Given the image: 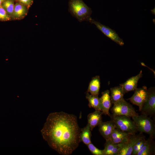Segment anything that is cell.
<instances>
[{"mask_svg": "<svg viewBox=\"0 0 155 155\" xmlns=\"http://www.w3.org/2000/svg\"><path fill=\"white\" fill-rule=\"evenodd\" d=\"M77 117L63 111L50 113L41 130L44 139L59 154L69 155L81 142Z\"/></svg>", "mask_w": 155, "mask_h": 155, "instance_id": "cell-1", "label": "cell"}, {"mask_svg": "<svg viewBox=\"0 0 155 155\" xmlns=\"http://www.w3.org/2000/svg\"><path fill=\"white\" fill-rule=\"evenodd\" d=\"M68 11L78 21H88L91 18L92 10L83 0H69Z\"/></svg>", "mask_w": 155, "mask_h": 155, "instance_id": "cell-2", "label": "cell"}, {"mask_svg": "<svg viewBox=\"0 0 155 155\" xmlns=\"http://www.w3.org/2000/svg\"><path fill=\"white\" fill-rule=\"evenodd\" d=\"M132 118L137 131L140 133H145L148 134L150 137L154 138L155 123L150 117L142 114L135 116Z\"/></svg>", "mask_w": 155, "mask_h": 155, "instance_id": "cell-3", "label": "cell"}, {"mask_svg": "<svg viewBox=\"0 0 155 155\" xmlns=\"http://www.w3.org/2000/svg\"><path fill=\"white\" fill-rule=\"evenodd\" d=\"M115 128L125 133L135 134L137 132L135 124L130 117L124 116H115L110 115Z\"/></svg>", "mask_w": 155, "mask_h": 155, "instance_id": "cell-4", "label": "cell"}, {"mask_svg": "<svg viewBox=\"0 0 155 155\" xmlns=\"http://www.w3.org/2000/svg\"><path fill=\"white\" fill-rule=\"evenodd\" d=\"M113 104L111 109L113 115L124 116L131 118L138 115L132 105L124 99Z\"/></svg>", "mask_w": 155, "mask_h": 155, "instance_id": "cell-5", "label": "cell"}, {"mask_svg": "<svg viewBox=\"0 0 155 155\" xmlns=\"http://www.w3.org/2000/svg\"><path fill=\"white\" fill-rule=\"evenodd\" d=\"M140 111L142 114L150 117L155 114V89L151 87L148 89V95Z\"/></svg>", "mask_w": 155, "mask_h": 155, "instance_id": "cell-6", "label": "cell"}, {"mask_svg": "<svg viewBox=\"0 0 155 155\" xmlns=\"http://www.w3.org/2000/svg\"><path fill=\"white\" fill-rule=\"evenodd\" d=\"M89 22L91 24H94L96 28L105 36L118 44L120 46L124 45V42L123 40L119 36L115 31L102 24L99 22L95 21L91 18Z\"/></svg>", "mask_w": 155, "mask_h": 155, "instance_id": "cell-7", "label": "cell"}, {"mask_svg": "<svg viewBox=\"0 0 155 155\" xmlns=\"http://www.w3.org/2000/svg\"><path fill=\"white\" fill-rule=\"evenodd\" d=\"M133 96L127 99L133 104L139 107L140 111L148 95V89L146 86L135 89Z\"/></svg>", "mask_w": 155, "mask_h": 155, "instance_id": "cell-8", "label": "cell"}, {"mask_svg": "<svg viewBox=\"0 0 155 155\" xmlns=\"http://www.w3.org/2000/svg\"><path fill=\"white\" fill-rule=\"evenodd\" d=\"M142 76V71L141 70L136 75L131 77L124 83L120 84L123 88L124 94L136 89L138 81Z\"/></svg>", "mask_w": 155, "mask_h": 155, "instance_id": "cell-9", "label": "cell"}, {"mask_svg": "<svg viewBox=\"0 0 155 155\" xmlns=\"http://www.w3.org/2000/svg\"><path fill=\"white\" fill-rule=\"evenodd\" d=\"M100 133L106 140H108L115 129L113 121H102L98 125Z\"/></svg>", "mask_w": 155, "mask_h": 155, "instance_id": "cell-10", "label": "cell"}, {"mask_svg": "<svg viewBox=\"0 0 155 155\" xmlns=\"http://www.w3.org/2000/svg\"><path fill=\"white\" fill-rule=\"evenodd\" d=\"M102 96L100 98V111L102 114L110 116L109 110L111 106V102L110 95V91L106 90L102 93Z\"/></svg>", "mask_w": 155, "mask_h": 155, "instance_id": "cell-11", "label": "cell"}, {"mask_svg": "<svg viewBox=\"0 0 155 155\" xmlns=\"http://www.w3.org/2000/svg\"><path fill=\"white\" fill-rule=\"evenodd\" d=\"M139 135V134L131 135L128 140L123 143L119 155H131L134 145Z\"/></svg>", "mask_w": 155, "mask_h": 155, "instance_id": "cell-12", "label": "cell"}, {"mask_svg": "<svg viewBox=\"0 0 155 155\" xmlns=\"http://www.w3.org/2000/svg\"><path fill=\"white\" fill-rule=\"evenodd\" d=\"M123 143L115 144L106 140L103 150L104 155H119Z\"/></svg>", "mask_w": 155, "mask_h": 155, "instance_id": "cell-13", "label": "cell"}, {"mask_svg": "<svg viewBox=\"0 0 155 155\" xmlns=\"http://www.w3.org/2000/svg\"><path fill=\"white\" fill-rule=\"evenodd\" d=\"M154 138L149 136L144 145L136 155H154L155 154V143Z\"/></svg>", "mask_w": 155, "mask_h": 155, "instance_id": "cell-14", "label": "cell"}, {"mask_svg": "<svg viewBox=\"0 0 155 155\" xmlns=\"http://www.w3.org/2000/svg\"><path fill=\"white\" fill-rule=\"evenodd\" d=\"M131 135L115 128L109 138L106 140H109L115 144L123 143L128 140Z\"/></svg>", "mask_w": 155, "mask_h": 155, "instance_id": "cell-15", "label": "cell"}, {"mask_svg": "<svg viewBox=\"0 0 155 155\" xmlns=\"http://www.w3.org/2000/svg\"><path fill=\"white\" fill-rule=\"evenodd\" d=\"M102 115L101 111L95 110L88 115V124L89 125L91 131L102 121Z\"/></svg>", "mask_w": 155, "mask_h": 155, "instance_id": "cell-16", "label": "cell"}, {"mask_svg": "<svg viewBox=\"0 0 155 155\" xmlns=\"http://www.w3.org/2000/svg\"><path fill=\"white\" fill-rule=\"evenodd\" d=\"M28 9L26 6L16 2L15 4L12 20L23 19L27 15Z\"/></svg>", "mask_w": 155, "mask_h": 155, "instance_id": "cell-17", "label": "cell"}, {"mask_svg": "<svg viewBox=\"0 0 155 155\" xmlns=\"http://www.w3.org/2000/svg\"><path fill=\"white\" fill-rule=\"evenodd\" d=\"M110 95L111 103L114 104L124 99V94L123 88L121 86L111 88Z\"/></svg>", "mask_w": 155, "mask_h": 155, "instance_id": "cell-18", "label": "cell"}, {"mask_svg": "<svg viewBox=\"0 0 155 155\" xmlns=\"http://www.w3.org/2000/svg\"><path fill=\"white\" fill-rule=\"evenodd\" d=\"M100 88V80L99 76L93 77L90 82L87 92L91 94L98 96Z\"/></svg>", "mask_w": 155, "mask_h": 155, "instance_id": "cell-19", "label": "cell"}, {"mask_svg": "<svg viewBox=\"0 0 155 155\" xmlns=\"http://www.w3.org/2000/svg\"><path fill=\"white\" fill-rule=\"evenodd\" d=\"M90 127L88 124L84 128L80 129V139L81 142L87 145L91 143L92 134Z\"/></svg>", "mask_w": 155, "mask_h": 155, "instance_id": "cell-20", "label": "cell"}, {"mask_svg": "<svg viewBox=\"0 0 155 155\" xmlns=\"http://www.w3.org/2000/svg\"><path fill=\"white\" fill-rule=\"evenodd\" d=\"M86 98L88 100V106L94 108L95 110L100 111V98L89 94L87 92Z\"/></svg>", "mask_w": 155, "mask_h": 155, "instance_id": "cell-21", "label": "cell"}, {"mask_svg": "<svg viewBox=\"0 0 155 155\" xmlns=\"http://www.w3.org/2000/svg\"><path fill=\"white\" fill-rule=\"evenodd\" d=\"M146 140V137L143 133H140L139 136L134 145L131 155H136L144 145Z\"/></svg>", "mask_w": 155, "mask_h": 155, "instance_id": "cell-22", "label": "cell"}, {"mask_svg": "<svg viewBox=\"0 0 155 155\" xmlns=\"http://www.w3.org/2000/svg\"><path fill=\"white\" fill-rule=\"evenodd\" d=\"M14 0H5L1 6L12 20L14 7Z\"/></svg>", "mask_w": 155, "mask_h": 155, "instance_id": "cell-23", "label": "cell"}, {"mask_svg": "<svg viewBox=\"0 0 155 155\" xmlns=\"http://www.w3.org/2000/svg\"><path fill=\"white\" fill-rule=\"evenodd\" d=\"M89 150L94 155H104L103 150H100L95 146L92 143L87 145Z\"/></svg>", "mask_w": 155, "mask_h": 155, "instance_id": "cell-24", "label": "cell"}, {"mask_svg": "<svg viewBox=\"0 0 155 155\" xmlns=\"http://www.w3.org/2000/svg\"><path fill=\"white\" fill-rule=\"evenodd\" d=\"M11 18L1 6H0V21H6L11 20Z\"/></svg>", "mask_w": 155, "mask_h": 155, "instance_id": "cell-25", "label": "cell"}, {"mask_svg": "<svg viewBox=\"0 0 155 155\" xmlns=\"http://www.w3.org/2000/svg\"><path fill=\"white\" fill-rule=\"evenodd\" d=\"M18 2L27 7L28 8L33 3V0H16Z\"/></svg>", "mask_w": 155, "mask_h": 155, "instance_id": "cell-26", "label": "cell"}, {"mask_svg": "<svg viewBox=\"0 0 155 155\" xmlns=\"http://www.w3.org/2000/svg\"><path fill=\"white\" fill-rule=\"evenodd\" d=\"M5 0H0V6H1L2 3Z\"/></svg>", "mask_w": 155, "mask_h": 155, "instance_id": "cell-27", "label": "cell"}]
</instances>
